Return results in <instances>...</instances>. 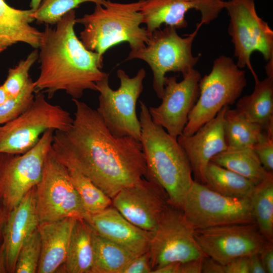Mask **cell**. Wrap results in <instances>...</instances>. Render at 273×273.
Masks as SVG:
<instances>
[{
  "label": "cell",
  "mask_w": 273,
  "mask_h": 273,
  "mask_svg": "<svg viewBox=\"0 0 273 273\" xmlns=\"http://www.w3.org/2000/svg\"><path fill=\"white\" fill-rule=\"evenodd\" d=\"M194 231L181 210L169 204L152 234L148 250L152 272L169 263L207 256L197 243Z\"/></svg>",
  "instance_id": "13"
},
{
  "label": "cell",
  "mask_w": 273,
  "mask_h": 273,
  "mask_svg": "<svg viewBox=\"0 0 273 273\" xmlns=\"http://www.w3.org/2000/svg\"><path fill=\"white\" fill-rule=\"evenodd\" d=\"M74 118L66 130H55L51 152L68 168L89 178L112 199L145 177L146 165L139 140L119 137L95 110L72 99Z\"/></svg>",
  "instance_id": "1"
},
{
  "label": "cell",
  "mask_w": 273,
  "mask_h": 273,
  "mask_svg": "<svg viewBox=\"0 0 273 273\" xmlns=\"http://www.w3.org/2000/svg\"><path fill=\"white\" fill-rule=\"evenodd\" d=\"M140 138L146 165V178L165 191L171 205L181 209L194 179L184 150L175 139L152 120L148 107L140 102Z\"/></svg>",
  "instance_id": "3"
},
{
  "label": "cell",
  "mask_w": 273,
  "mask_h": 273,
  "mask_svg": "<svg viewBox=\"0 0 273 273\" xmlns=\"http://www.w3.org/2000/svg\"><path fill=\"white\" fill-rule=\"evenodd\" d=\"M201 78L200 73L194 68L179 82L175 76H166L161 104L148 107L152 121L175 139L183 134L189 113L198 99Z\"/></svg>",
  "instance_id": "15"
},
{
  "label": "cell",
  "mask_w": 273,
  "mask_h": 273,
  "mask_svg": "<svg viewBox=\"0 0 273 273\" xmlns=\"http://www.w3.org/2000/svg\"><path fill=\"white\" fill-rule=\"evenodd\" d=\"M39 222L67 217L84 219L88 215L69 177L67 168L48 153L41 179L35 187Z\"/></svg>",
  "instance_id": "12"
},
{
  "label": "cell",
  "mask_w": 273,
  "mask_h": 273,
  "mask_svg": "<svg viewBox=\"0 0 273 273\" xmlns=\"http://www.w3.org/2000/svg\"><path fill=\"white\" fill-rule=\"evenodd\" d=\"M180 262H174L165 264L158 268L152 273H181Z\"/></svg>",
  "instance_id": "41"
},
{
  "label": "cell",
  "mask_w": 273,
  "mask_h": 273,
  "mask_svg": "<svg viewBox=\"0 0 273 273\" xmlns=\"http://www.w3.org/2000/svg\"><path fill=\"white\" fill-rule=\"evenodd\" d=\"M202 25L197 24L195 31L185 37L172 26L158 29L150 34L144 47L129 53L126 60L139 59L149 65L153 73V88L159 98L162 96L167 73L179 72L183 76L194 68L199 57L193 56L192 47Z\"/></svg>",
  "instance_id": "6"
},
{
  "label": "cell",
  "mask_w": 273,
  "mask_h": 273,
  "mask_svg": "<svg viewBox=\"0 0 273 273\" xmlns=\"http://www.w3.org/2000/svg\"><path fill=\"white\" fill-rule=\"evenodd\" d=\"M186 1H194V0H186Z\"/></svg>",
  "instance_id": "47"
},
{
  "label": "cell",
  "mask_w": 273,
  "mask_h": 273,
  "mask_svg": "<svg viewBox=\"0 0 273 273\" xmlns=\"http://www.w3.org/2000/svg\"><path fill=\"white\" fill-rule=\"evenodd\" d=\"M9 98L3 84L0 85V105L3 104Z\"/></svg>",
  "instance_id": "44"
},
{
  "label": "cell",
  "mask_w": 273,
  "mask_h": 273,
  "mask_svg": "<svg viewBox=\"0 0 273 273\" xmlns=\"http://www.w3.org/2000/svg\"><path fill=\"white\" fill-rule=\"evenodd\" d=\"M249 257H238L224 264V273H249Z\"/></svg>",
  "instance_id": "36"
},
{
  "label": "cell",
  "mask_w": 273,
  "mask_h": 273,
  "mask_svg": "<svg viewBox=\"0 0 273 273\" xmlns=\"http://www.w3.org/2000/svg\"><path fill=\"white\" fill-rule=\"evenodd\" d=\"M42 0H31L30 7L31 9L36 10L40 5Z\"/></svg>",
  "instance_id": "46"
},
{
  "label": "cell",
  "mask_w": 273,
  "mask_h": 273,
  "mask_svg": "<svg viewBox=\"0 0 273 273\" xmlns=\"http://www.w3.org/2000/svg\"><path fill=\"white\" fill-rule=\"evenodd\" d=\"M73 118L59 105L35 93L31 106L22 114L0 125V153L22 154L33 148L47 130H66Z\"/></svg>",
  "instance_id": "7"
},
{
  "label": "cell",
  "mask_w": 273,
  "mask_h": 273,
  "mask_svg": "<svg viewBox=\"0 0 273 273\" xmlns=\"http://www.w3.org/2000/svg\"><path fill=\"white\" fill-rule=\"evenodd\" d=\"M142 2L119 3L106 0L102 5H96L92 13L76 18V23L84 26L79 37L84 46L101 57L122 42L128 43L131 51L144 47L150 34L141 27Z\"/></svg>",
  "instance_id": "4"
},
{
  "label": "cell",
  "mask_w": 273,
  "mask_h": 273,
  "mask_svg": "<svg viewBox=\"0 0 273 273\" xmlns=\"http://www.w3.org/2000/svg\"><path fill=\"white\" fill-rule=\"evenodd\" d=\"M41 254V241L37 229L21 247L14 273H36Z\"/></svg>",
  "instance_id": "33"
},
{
  "label": "cell",
  "mask_w": 273,
  "mask_h": 273,
  "mask_svg": "<svg viewBox=\"0 0 273 273\" xmlns=\"http://www.w3.org/2000/svg\"><path fill=\"white\" fill-rule=\"evenodd\" d=\"M101 236L135 255L148 251L152 232L142 230L125 218L113 206L84 219Z\"/></svg>",
  "instance_id": "20"
},
{
  "label": "cell",
  "mask_w": 273,
  "mask_h": 273,
  "mask_svg": "<svg viewBox=\"0 0 273 273\" xmlns=\"http://www.w3.org/2000/svg\"><path fill=\"white\" fill-rule=\"evenodd\" d=\"M93 243L92 273H121L128 262L136 256L122 246L101 236L95 231Z\"/></svg>",
  "instance_id": "27"
},
{
  "label": "cell",
  "mask_w": 273,
  "mask_h": 273,
  "mask_svg": "<svg viewBox=\"0 0 273 273\" xmlns=\"http://www.w3.org/2000/svg\"><path fill=\"white\" fill-rule=\"evenodd\" d=\"M224 3L222 0H143L140 11L143 23L151 34L163 24L176 29L187 27L185 15L192 9L200 12V23L209 24L224 8Z\"/></svg>",
  "instance_id": "17"
},
{
  "label": "cell",
  "mask_w": 273,
  "mask_h": 273,
  "mask_svg": "<svg viewBox=\"0 0 273 273\" xmlns=\"http://www.w3.org/2000/svg\"><path fill=\"white\" fill-rule=\"evenodd\" d=\"M180 209L194 229L255 222L250 198L225 196L194 180Z\"/></svg>",
  "instance_id": "9"
},
{
  "label": "cell",
  "mask_w": 273,
  "mask_h": 273,
  "mask_svg": "<svg viewBox=\"0 0 273 273\" xmlns=\"http://www.w3.org/2000/svg\"><path fill=\"white\" fill-rule=\"evenodd\" d=\"M205 184L222 195L237 198H250L256 186L240 174L210 161L206 168Z\"/></svg>",
  "instance_id": "25"
},
{
  "label": "cell",
  "mask_w": 273,
  "mask_h": 273,
  "mask_svg": "<svg viewBox=\"0 0 273 273\" xmlns=\"http://www.w3.org/2000/svg\"><path fill=\"white\" fill-rule=\"evenodd\" d=\"M194 236L207 256L223 265L259 253L268 241L256 222L195 229Z\"/></svg>",
  "instance_id": "14"
},
{
  "label": "cell",
  "mask_w": 273,
  "mask_h": 273,
  "mask_svg": "<svg viewBox=\"0 0 273 273\" xmlns=\"http://www.w3.org/2000/svg\"><path fill=\"white\" fill-rule=\"evenodd\" d=\"M210 161L240 174L256 185L273 174L263 167L252 148L226 150L214 156Z\"/></svg>",
  "instance_id": "24"
},
{
  "label": "cell",
  "mask_w": 273,
  "mask_h": 273,
  "mask_svg": "<svg viewBox=\"0 0 273 273\" xmlns=\"http://www.w3.org/2000/svg\"><path fill=\"white\" fill-rule=\"evenodd\" d=\"M204 258L181 262V273L202 272V261Z\"/></svg>",
  "instance_id": "39"
},
{
  "label": "cell",
  "mask_w": 273,
  "mask_h": 273,
  "mask_svg": "<svg viewBox=\"0 0 273 273\" xmlns=\"http://www.w3.org/2000/svg\"><path fill=\"white\" fill-rule=\"evenodd\" d=\"M54 131L47 130L37 144L23 154L0 153V203L8 213L40 181Z\"/></svg>",
  "instance_id": "10"
},
{
  "label": "cell",
  "mask_w": 273,
  "mask_h": 273,
  "mask_svg": "<svg viewBox=\"0 0 273 273\" xmlns=\"http://www.w3.org/2000/svg\"><path fill=\"white\" fill-rule=\"evenodd\" d=\"M169 204L164 190L153 180L142 177L118 192L112 205L135 226L153 232Z\"/></svg>",
  "instance_id": "16"
},
{
  "label": "cell",
  "mask_w": 273,
  "mask_h": 273,
  "mask_svg": "<svg viewBox=\"0 0 273 273\" xmlns=\"http://www.w3.org/2000/svg\"><path fill=\"white\" fill-rule=\"evenodd\" d=\"M67 168L70 180L88 215L99 213L112 206V199L89 178Z\"/></svg>",
  "instance_id": "29"
},
{
  "label": "cell",
  "mask_w": 273,
  "mask_h": 273,
  "mask_svg": "<svg viewBox=\"0 0 273 273\" xmlns=\"http://www.w3.org/2000/svg\"><path fill=\"white\" fill-rule=\"evenodd\" d=\"M236 109L247 120L264 129L273 126V77L255 81L252 93L239 99Z\"/></svg>",
  "instance_id": "23"
},
{
  "label": "cell",
  "mask_w": 273,
  "mask_h": 273,
  "mask_svg": "<svg viewBox=\"0 0 273 273\" xmlns=\"http://www.w3.org/2000/svg\"><path fill=\"white\" fill-rule=\"evenodd\" d=\"M224 8L230 17L228 32L234 47L239 68L247 67L254 80H258L251 62L253 52H260L268 61L273 59V31L256 11L254 0H229Z\"/></svg>",
  "instance_id": "11"
},
{
  "label": "cell",
  "mask_w": 273,
  "mask_h": 273,
  "mask_svg": "<svg viewBox=\"0 0 273 273\" xmlns=\"http://www.w3.org/2000/svg\"><path fill=\"white\" fill-rule=\"evenodd\" d=\"M94 230L84 219H76L65 261L58 272L92 273Z\"/></svg>",
  "instance_id": "22"
},
{
  "label": "cell",
  "mask_w": 273,
  "mask_h": 273,
  "mask_svg": "<svg viewBox=\"0 0 273 273\" xmlns=\"http://www.w3.org/2000/svg\"><path fill=\"white\" fill-rule=\"evenodd\" d=\"M35 93L34 81L30 77L21 92L14 97H9L0 105V125L17 118L32 104Z\"/></svg>",
  "instance_id": "31"
},
{
  "label": "cell",
  "mask_w": 273,
  "mask_h": 273,
  "mask_svg": "<svg viewBox=\"0 0 273 273\" xmlns=\"http://www.w3.org/2000/svg\"><path fill=\"white\" fill-rule=\"evenodd\" d=\"M38 58V51L35 49L14 67L9 68L7 77L3 84L9 97H16L24 87L30 78L29 71Z\"/></svg>",
  "instance_id": "32"
},
{
  "label": "cell",
  "mask_w": 273,
  "mask_h": 273,
  "mask_svg": "<svg viewBox=\"0 0 273 273\" xmlns=\"http://www.w3.org/2000/svg\"><path fill=\"white\" fill-rule=\"evenodd\" d=\"M246 85L245 71L232 58L221 55L215 59L210 73L200 79L199 96L189 113L183 135L193 134L223 107L234 105Z\"/></svg>",
  "instance_id": "5"
},
{
  "label": "cell",
  "mask_w": 273,
  "mask_h": 273,
  "mask_svg": "<svg viewBox=\"0 0 273 273\" xmlns=\"http://www.w3.org/2000/svg\"><path fill=\"white\" fill-rule=\"evenodd\" d=\"M202 272L224 273V265L208 256H205L202 261Z\"/></svg>",
  "instance_id": "38"
},
{
  "label": "cell",
  "mask_w": 273,
  "mask_h": 273,
  "mask_svg": "<svg viewBox=\"0 0 273 273\" xmlns=\"http://www.w3.org/2000/svg\"><path fill=\"white\" fill-rule=\"evenodd\" d=\"M250 199L259 232L273 242V174L256 185Z\"/></svg>",
  "instance_id": "28"
},
{
  "label": "cell",
  "mask_w": 273,
  "mask_h": 273,
  "mask_svg": "<svg viewBox=\"0 0 273 273\" xmlns=\"http://www.w3.org/2000/svg\"><path fill=\"white\" fill-rule=\"evenodd\" d=\"M265 69L267 76L273 77V59L268 61Z\"/></svg>",
  "instance_id": "45"
},
{
  "label": "cell",
  "mask_w": 273,
  "mask_h": 273,
  "mask_svg": "<svg viewBox=\"0 0 273 273\" xmlns=\"http://www.w3.org/2000/svg\"><path fill=\"white\" fill-rule=\"evenodd\" d=\"M272 243L267 241L259 253L266 273L273 272Z\"/></svg>",
  "instance_id": "37"
},
{
  "label": "cell",
  "mask_w": 273,
  "mask_h": 273,
  "mask_svg": "<svg viewBox=\"0 0 273 273\" xmlns=\"http://www.w3.org/2000/svg\"><path fill=\"white\" fill-rule=\"evenodd\" d=\"M9 213L0 203V248L3 243L4 230Z\"/></svg>",
  "instance_id": "42"
},
{
  "label": "cell",
  "mask_w": 273,
  "mask_h": 273,
  "mask_svg": "<svg viewBox=\"0 0 273 273\" xmlns=\"http://www.w3.org/2000/svg\"><path fill=\"white\" fill-rule=\"evenodd\" d=\"M106 0H42L32 16L38 23L56 25L69 11L75 10L82 3H94L102 5Z\"/></svg>",
  "instance_id": "30"
},
{
  "label": "cell",
  "mask_w": 273,
  "mask_h": 273,
  "mask_svg": "<svg viewBox=\"0 0 273 273\" xmlns=\"http://www.w3.org/2000/svg\"><path fill=\"white\" fill-rule=\"evenodd\" d=\"M152 271L150 255L147 251L134 257L121 273H151Z\"/></svg>",
  "instance_id": "35"
},
{
  "label": "cell",
  "mask_w": 273,
  "mask_h": 273,
  "mask_svg": "<svg viewBox=\"0 0 273 273\" xmlns=\"http://www.w3.org/2000/svg\"><path fill=\"white\" fill-rule=\"evenodd\" d=\"M76 219L40 222L37 230L41 241V254L36 273L58 272L66 257Z\"/></svg>",
  "instance_id": "21"
},
{
  "label": "cell",
  "mask_w": 273,
  "mask_h": 273,
  "mask_svg": "<svg viewBox=\"0 0 273 273\" xmlns=\"http://www.w3.org/2000/svg\"><path fill=\"white\" fill-rule=\"evenodd\" d=\"M75 19L72 10L54 28L46 25L41 31L35 93H47L51 98L63 90L72 99H78L86 90L96 91L97 82L107 74L101 70L103 57L87 50L77 36Z\"/></svg>",
  "instance_id": "2"
},
{
  "label": "cell",
  "mask_w": 273,
  "mask_h": 273,
  "mask_svg": "<svg viewBox=\"0 0 273 273\" xmlns=\"http://www.w3.org/2000/svg\"><path fill=\"white\" fill-rule=\"evenodd\" d=\"M0 273H7L5 262L3 245L0 248Z\"/></svg>",
  "instance_id": "43"
},
{
  "label": "cell",
  "mask_w": 273,
  "mask_h": 273,
  "mask_svg": "<svg viewBox=\"0 0 273 273\" xmlns=\"http://www.w3.org/2000/svg\"><path fill=\"white\" fill-rule=\"evenodd\" d=\"M35 187L23 197L8 215L3 248L7 273H14L19 252L39 223L36 208Z\"/></svg>",
  "instance_id": "19"
},
{
  "label": "cell",
  "mask_w": 273,
  "mask_h": 273,
  "mask_svg": "<svg viewBox=\"0 0 273 273\" xmlns=\"http://www.w3.org/2000/svg\"><path fill=\"white\" fill-rule=\"evenodd\" d=\"M253 149L263 167L273 172V126L264 129L259 141Z\"/></svg>",
  "instance_id": "34"
},
{
  "label": "cell",
  "mask_w": 273,
  "mask_h": 273,
  "mask_svg": "<svg viewBox=\"0 0 273 273\" xmlns=\"http://www.w3.org/2000/svg\"><path fill=\"white\" fill-rule=\"evenodd\" d=\"M264 130L262 126L247 120L236 109L229 107L226 109L224 115L226 150L253 149Z\"/></svg>",
  "instance_id": "26"
},
{
  "label": "cell",
  "mask_w": 273,
  "mask_h": 273,
  "mask_svg": "<svg viewBox=\"0 0 273 273\" xmlns=\"http://www.w3.org/2000/svg\"><path fill=\"white\" fill-rule=\"evenodd\" d=\"M146 75L144 68H141L132 77L124 70L118 69L117 76L120 85L116 90L110 86L107 73L97 82L96 91L99 93V106L96 110L115 135L139 140L141 127L136 107L143 90V81Z\"/></svg>",
  "instance_id": "8"
},
{
  "label": "cell",
  "mask_w": 273,
  "mask_h": 273,
  "mask_svg": "<svg viewBox=\"0 0 273 273\" xmlns=\"http://www.w3.org/2000/svg\"><path fill=\"white\" fill-rule=\"evenodd\" d=\"M249 273H266L259 253L249 256Z\"/></svg>",
  "instance_id": "40"
},
{
  "label": "cell",
  "mask_w": 273,
  "mask_h": 273,
  "mask_svg": "<svg viewBox=\"0 0 273 273\" xmlns=\"http://www.w3.org/2000/svg\"><path fill=\"white\" fill-rule=\"evenodd\" d=\"M229 106L191 135L177 138L189 159L194 180L205 184L206 168L211 159L227 149L224 134V115Z\"/></svg>",
  "instance_id": "18"
}]
</instances>
